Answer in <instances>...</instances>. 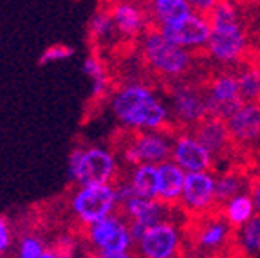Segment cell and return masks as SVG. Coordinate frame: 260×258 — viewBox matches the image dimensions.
I'll return each mask as SVG.
<instances>
[{
	"label": "cell",
	"instance_id": "obj_1",
	"mask_svg": "<svg viewBox=\"0 0 260 258\" xmlns=\"http://www.w3.org/2000/svg\"><path fill=\"white\" fill-rule=\"evenodd\" d=\"M184 253L197 258H235L239 230L224 217V206L190 215L184 224Z\"/></svg>",
	"mask_w": 260,
	"mask_h": 258
},
{
	"label": "cell",
	"instance_id": "obj_2",
	"mask_svg": "<svg viewBox=\"0 0 260 258\" xmlns=\"http://www.w3.org/2000/svg\"><path fill=\"white\" fill-rule=\"evenodd\" d=\"M141 58L146 69L159 80H162L165 85L197 76L195 73L201 71V69H195L193 54L172 45L154 27H148L143 33Z\"/></svg>",
	"mask_w": 260,
	"mask_h": 258
},
{
	"label": "cell",
	"instance_id": "obj_3",
	"mask_svg": "<svg viewBox=\"0 0 260 258\" xmlns=\"http://www.w3.org/2000/svg\"><path fill=\"white\" fill-rule=\"evenodd\" d=\"M69 181L80 186L114 184L118 175V163L110 150L103 146L78 145L71 150L67 159Z\"/></svg>",
	"mask_w": 260,
	"mask_h": 258
},
{
	"label": "cell",
	"instance_id": "obj_4",
	"mask_svg": "<svg viewBox=\"0 0 260 258\" xmlns=\"http://www.w3.org/2000/svg\"><path fill=\"white\" fill-rule=\"evenodd\" d=\"M208 71L188 80L168 83L167 92L172 100V116L174 125L181 126V134L193 128L197 123L206 119V96H204L203 78Z\"/></svg>",
	"mask_w": 260,
	"mask_h": 258
},
{
	"label": "cell",
	"instance_id": "obj_5",
	"mask_svg": "<svg viewBox=\"0 0 260 258\" xmlns=\"http://www.w3.org/2000/svg\"><path fill=\"white\" fill-rule=\"evenodd\" d=\"M253 47L242 22L228 25H213L206 42V56L224 65H242L249 60Z\"/></svg>",
	"mask_w": 260,
	"mask_h": 258
},
{
	"label": "cell",
	"instance_id": "obj_6",
	"mask_svg": "<svg viewBox=\"0 0 260 258\" xmlns=\"http://www.w3.org/2000/svg\"><path fill=\"white\" fill-rule=\"evenodd\" d=\"M126 139L119 141V153L125 163L132 166H157L172 157V145L168 136L161 132H138L128 130Z\"/></svg>",
	"mask_w": 260,
	"mask_h": 258
},
{
	"label": "cell",
	"instance_id": "obj_7",
	"mask_svg": "<svg viewBox=\"0 0 260 258\" xmlns=\"http://www.w3.org/2000/svg\"><path fill=\"white\" fill-rule=\"evenodd\" d=\"M71 210L85 228L116 213L118 199L114 184L80 186L71 197Z\"/></svg>",
	"mask_w": 260,
	"mask_h": 258
},
{
	"label": "cell",
	"instance_id": "obj_8",
	"mask_svg": "<svg viewBox=\"0 0 260 258\" xmlns=\"http://www.w3.org/2000/svg\"><path fill=\"white\" fill-rule=\"evenodd\" d=\"M87 230V240L94 247V251L100 254H114V253H125L132 247L130 240L128 224L121 215L116 213L94 222Z\"/></svg>",
	"mask_w": 260,
	"mask_h": 258
},
{
	"label": "cell",
	"instance_id": "obj_9",
	"mask_svg": "<svg viewBox=\"0 0 260 258\" xmlns=\"http://www.w3.org/2000/svg\"><path fill=\"white\" fill-rule=\"evenodd\" d=\"M134 246L141 258H181L184 254L181 231L174 220L159 222L148 228Z\"/></svg>",
	"mask_w": 260,
	"mask_h": 258
},
{
	"label": "cell",
	"instance_id": "obj_10",
	"mask_svg": "<svg viewBox=\"0 0 260 258\" xmlns=\"http://www.w3.org/2000/svg\"><path fill=\"white\" fill-rule=\"evenodd\" d=\"M186 134H190L195 141L199 143L211 155V159H213V172H215L217 165L220 161L230 159L239 153L232 136H230V132L226 128V123L220 121V119L206 117L201 123H197L191 130H188Z\"/></svg>",
	"mask_w": 260,
	"mask_h": 258
},
{
	"label": "cell",
	"instance_id": "obj_11",
	"mask_svg": "<svg viewBox=\"0 0 260 258\" xmlns=\"http://www.w3.org/2000/svg\"><path fill=\"white\" fill-rule=\"evenodd\" d=\"M215 206V177L204 174H184L183 194L179 199V208L186 215L204 213Z\"/></svg>",
	"mask_w": 260,
	"mask_h": 258
},
{
	"label": "cell",
	"instance_id": "obj_12",
	"mask_svg": "<svg viewBox=\"0 0 260 258\" xmlns=\"http://www.w3.org/2000/svg\"><path fill=\"white\" fill-rule=\"evenodd\" d=\"M157 31L172 45L186 51L190 47H203V45H206L211 27L206 18L191 13L184 20L177 22V24L162 25V27H157Z\"/></svg>",
	"mask_w": 260,
	"mask_h": 258
},
{
	"label": "cell",
	"instance_id": "obj_13",
	"mask_svg": "<svg viewBox=\"0 0 260 258\" xmlns=\"http://www.w3.org/2000/svg\"><path fill=\"white\" fill-rule=\"evenodd\" d=\"M105 8L119 38L136 40L148 29V16L143 2H110Z\"/></svg>",
	"mask_w": 260,
	"mask_h": 258
},
{
	"label": "cell",
	"instance_id": "obj_14",
	"mask_svg": "<svg viewBox=\"0 0 260 258\" xmlns=\"http://www.w3.org/2000/svg\"><path fill=\"white\" fill-rule=\"evenodd\" d=\"M226 128L237 152H249L251 145L260 143V105H242L226 121Z\"/></svg>",
	"mask_w": 260,
	"mask_h": 258
},
{
	"label": "cell",
	"instance_id": "obj_15",
	"mask_svg": "<svg viewBox=\"0 0 260 258\" xmlns=\"http://www.w3.org/2000/svg\"><path fill=\"white\" fill-rule=\"evenodd\" d=\"M118 208V213L125 218L126 224H138L145 230L155 226L159 222L172 220V215L168 211L174 210V208H168L162 202H159L157 199L141 197H130L128 201L119 204Z\"/></svg>",
	"mask_w": 260,
	"mask_h": 258
},
{
	"label": "cell",
	"instance_id": "obj_16",
	"mask_svg": "<svg viewBox=\"0 0 260 258\" xmlns=\"http://www.w3.org/2000/svg\"><path fill=\"white\" fill-rule=\"evenodd\" d=\"M172 163L181 170H188V174H204L208 170H213L211 155L186 132L175 136L172 145Z\"/></svg>",
	"mask_w": 260,
	"mask_h": 258
},
{
	"label": "cell",
	"instance_id": "obj_17",
	"mask_svg": "<svg viewBox=\"0 0 260 258\" xmlns=\"http://www.w3.org/2000/svg\"><path fill=\"white\" fill-rule=\"evenodd\" d=\"M249 184H251V174L248 166H230L222 174H219V179L215 181V204L226 206L232 199L249 194Z\"/></svg>",
	"mask_w": 260,
	"mask_h": 258
},
{
	"label": "cell",
	"instance_id": "obj_18",
	"mask_svg": "<svg viewBox=\"0 0 260 258\" xmlns=\"http://www.w3.org/2000/svg\"><path fill=\"white\" fill-rule=\"evenodd\" d=\"M148 16V27H162V25L177 24L191 15V6L186 0H154L143 2Z\"/></svg>",
	"mask_w": 260,
	"mask_h": 258
},
{
	"label": "cell",
	"instance_id": "obj_19",
	"mask_svg": "<svg viewBox=\"0 0 260 258\" xmlns=\"http://www.w3.org/2000/svg\"><path fill=\"white\" fill-rule=\"evenodd\" d=\"M157 168V201L168 208H177L183 194L184 172L172 161L161 163Z\"/></svg>",
	"mask_w": 260,
	"mask_h": 258
},
{
	"label": "cell",
	"instance_id": "obj_20",
	"mask_svg": "<svg viewBox=\"0 0 260 258\" xmlns=\"http://www.w3.org/2000/svg\"><path fill=\"white\" fill-rule=\"evenodd\" d=\"M83 73L90 80V96L92 100H105L110 92V74L109 69H107L105 61L102 60V56L96 53L89 54V56L83 60Z\"/></svg>",
	"mask_w": 260,
	"mask_h": 258
},
{
	"label": "cell",
	"instance_id": "obj_21",
	"mask_svg": "<svg viewBox=\"0 0 260 258\" xmlns=\"http://www.w3.org/2000/svg\"><path fill=\"white\" fill-rule=\"evenodd\" d=\"M239 67V71L233 74L239 87L240 101L244 105H260V67L256 63H242Z\"/></svg>",
	"mask_w": 260,
	"mask_h": 258
},
{
	"label": "cell",
	"instance_id": "obj_22",
	"mask_svg": "<svg viewBox=\"0 0 260 258\" xmlns=\"http://www.w3.org/2000/svg\"><path fill=\"white\" fill-rule=\"evenodd\" d=\"M89 38L92 40V44L100 49L109 47L110 44L116 42L118 33L114 29V24L110 20L109 11L105 6H102L100 9H96L89 20Z\"/></svg>",
	"mask_w": 260,
	"mask_h": 258
},
{
	"label": "cell",
	"instance_id": "obj_23",
	"mask_svg": "<svg viewBox=\"0 0 260 258\" xmlns=\"http://www.w3.org/2000/svg\"><path fill=\"white\" fill-rule=\"evenodd\" d=\"M136 197L157 199V168L152 165H139L132 168L128 177Z\"/></svg>",
	"mask_w": 260,
	"mask_h": 258
},
{
	"label": "cell",
	"instance_id": "obj_24",
	"mask_svg": "<svg viewBox=\"0 0 260 258\" xmlns=\"http://www.w3.org/2000/svg\"><path fill=\"white\" fill-rule=\"evenodd\" d=\"M260 253V215H253L237 235V254L255 258Z\"/></svg>",
	"mask_w": 260,
	"mask_h": 258
},
{
	"label": "cell",
	"instance_id": "obj_25",
	"mask_svg": "<svg viewBox=\"0 0 260 258\" xmlns=\"http://www.w3.org/2000/svg\"><path fill=\"white\" fill-rule=\"evenodd\" d=\"M255 215V206H253V201L249 197V194L239 195V197L232 199L224 206V217L226 220L232 224L235 230L242 228L249 218Z\"/></svg>",
	"mask_w": 260,
	"mask_h": 258
},
{
	"label": "cell",
	"instance_id": "obj_26",
	"mask_svg": "<svg viewBox=\"0 0 260 258\" xmlns=\"http://www.w3.org/2000/svg\"><path fill=\"white\" fill-rule=\"evenodd\" d=\"M45 247L47 246L38 235L27 233L18 240V258H40Z\"/></svg>",
	"mask_w": 260,
	"mask_h": 258
},
{
	"label": "cell",
	"instance_id": "obj_27",
	"mask_svg": "<svg viewBox=\"0 0 260 258\" xmlns=\"http://www.w3.org/2000/svg\"><path fill=\"white\" fill-rule=\"evenodd\" d=\"M73 54H74V49L69 47V45L53 44V45H49L44 53L40 54V58H38V65L45 67V65L58 63V61H65V60H69V58H73Z\"/></svg>",
	"mask_w": 260,
	"mask_h": 258
},
{
	"label": "cell",
	"instance_id": "obj_28",
	"mask_svg": "<svg viewBox=\"0 0 260 258\" xmlns=\"http://www.w3.org/2000/svg\"><path fill=\"white\" fill-rule=\"evenodd\" d=\"M13 242V233H11V224L6 217H0V253H4L11 247Z\"/></svg>",
	"mask_w": 260,
	"mask_h": 258
},
{
	"label": "cell",
	"instance_id": "obj_29",
	"mask_svg": "<svg viewBox=\"0 0 260 258\" xmlns=\"http://www.w3.org/2000/svg\"><path fill=\"white\" fill-rule=\"evenodd\" d=\"M249 197L253 201L255 210L260 215V175H251V184H249Z\"/></svg>",
	"mask_w": 260,
	"mask_h": 258
},
{
	"label": "cell",
	"instance_id": "obj_30",
	"mask_svg": "<svg viewBox=\"0 0 260 258\" xmlns=\"http://www.w3.org/2000/svg\"><path fill=\"white\" fill-rule=\"evenodd\" d=\"M102 258H136L130 251H125V253H114V254H102Z\"/></svg>",
	"mask_w": 260,
	"mask_h": 258
},
{
	"label": "cell",
	"instance_id": "obj_31",
	"mask_svg": "<svg viewBox=\"0 0 260 258\" xmlns=\"http://www.w3.org/2000/svg\"><path fill=\"white\" fill-rule=\"evenodd\" d=\"M249 63H256L260 67V49H255L251 54V58H249Z\"/></svg>",
	"mask_w": 260,
	"mask_h": 258
},
{
	"label": "cell",
	"instance_id": "obj_32",
	"mask_svg": "<svg viewBox=\"0 0 260 258\" xmlns=\"http://www.w3.org/2000/svg\"><path fill=\"white\" fill-rule=\"evenodd\" d=\"M85 258H102V254H100V253H96V251H92V253H89Z\"/></svg>",
	"mask_w": 260,
	"mask_h": 258
}]
</instances>
